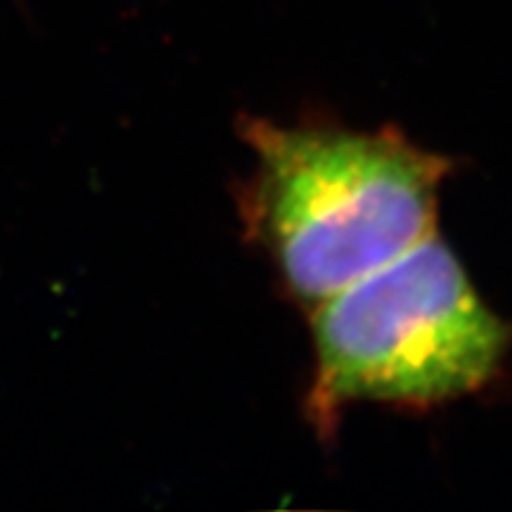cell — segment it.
<instances>
[{"mask_svg":"<svg viewBox=\"0 0 512 512\" xmlns=\"http://www.w3.org/2000/svg\"><path fill=\"white\" fill-rule=\"evenodd\" d=\"M245 216L299 302L316 306L437 233L448 159L396 131L249 119Z\"/></svg>","mask_w":512,"mask_h":512,"instance_id":"1","label":"cell"},{"mask_svg":"<svg viewBox=\"0 0 512 512\" xmlns=\"http://www.w3.org/2000/svg\"><path fill=\"white\" fill-rule=\"evenodd\" d=\"M311 311L309 418L320 430L358 401L427 408L475 394L512 342L437 233Z\"/></svg>","mask_w":512,"mask_h":512,"instance_id":"2","label":"cell"}]
</instances>
